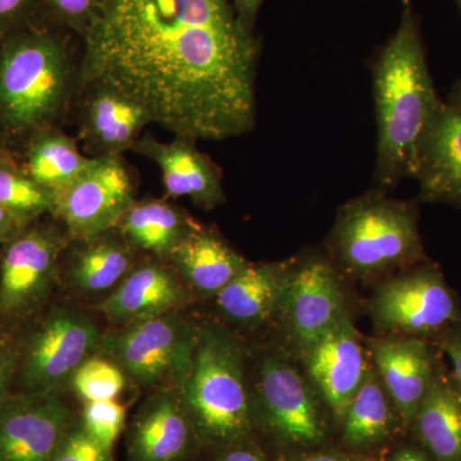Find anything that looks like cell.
Instances as JSON below:
<instances>
[{
  "mask_svg": "<svg viewBox=\"0 0 461 461\" xmlns=\"http://www.w3.org/2000/svg\"><path fill=\"white\" fill-rule=\"evenodd\" d=\"M80 86L104 84L191 140L253 131L260 42L230 0H105L81 41Z\"/></svg>",
  "mask_w": 461,
  "mask_h": 461,
  "instance_id": "1",
  "label": "cell"
},
{
  "mask_svg": "<svg viewBox=\"0 0 461 461\" xmlns=\"http://www.w3.org/2000/svg\"><path fill=\"white\" fill-rule=\"evenodd\" d=\"M373 94L378 124L375 182L379 190H388L417 176L421 144L442 103L411 0H402L400 25L375 59Z\"/></svg>",
  "mask_w": 461,
  "mask_h": 461,
  "instance_id": "2",
  "label": "cell"
},
{
  "mask_svg": "<svg viewBox=\"0 0 461 461\" xmlns=\"http://www.w3.org/2000/svg\"><path fill=\"white\" fill-rule=\"evenodd\" d=\"M50 21L0 41V127L32 136L59 126L80 90L68 36ZM60 127V126H59Z\"/></svg>",
  "mask_w": 461,
  "mask_h": 461,
  "instance_id": "3",
  "label": "cell"
},
{
  "mask_svg": "<svg viewBox=\"0 0 461 461\" xmlns=\"http://www.w3.org/2000/svg\"><path fill=\"white\" fill-rule=\"evenodd\" d=\"M177 393L198 441L226 447L250 436L254 412L244 353L222 327L196 329L189 372Z\"/></svg>",
  "mask_w": 461,
  "mask_h": 461,
  "instance_id": "4",
  "label": "cell"
},
{
  "mask_svg": "<svg viewBox=\"0 0 461 461\" xmlns=\"http://www.w3.org/2000/svg\"><path fill=\"white\" fill-rule=\"evenodd\" d=\"M414 202L371 191L339 209L329 248L348 275L371 281L426 262Z\"/></svg>",
  "mask_w": 461,
  "mask_h": 461,
  "instance_id": "5",
  "label": "cell"
},
{
  "mask_svg": "<svg viewBox=\"0 0 461 461\" xmlns=\"http://www.w3.org/2000/svg\"><path fill=\"white\" fill-rule=\"evenodd\" d=\"M23 324L27 330L14 342V393L23 395L59 393L81 364L95 355L102 338L89 315L67 306L41 311Z\"/></svg>",
  "mask_w": 461,
  "mask_h": 461,
  "instance_id": "6",
  "label": "cell"
},
{
  "mask_svg": "<svg viewBox=\"0 0 461 461\" xmlns=\"http://www.w3.org/2000/svg\"><path fill=\"white\" fill-rule=\"evenodd\" d=\"M196 327L171 312L102 333L95 355L141 387L180 388L189 372Z\"/></svg>",
  "mask_w": 461,
  "mask_h": 461,
  "instance_id": "7",
  "label": "cell"
},
{
  "mask_svg": "<svg viewBox=\"0 0 461 461\" xmlns=\"http://www.w3.org/2000/svg\"><path fill=\"white\" fill-rule=\"evenodd\" d=\"M375 326L387 335L435 342L461 321V305L442 272L423 262L402 269L381 285L369 303Z\"/></svg>",
  "mask_w": 461,
  "mask_h": 461,
  "instance_id": "8",
  "label": "cell"
},
{
  "mask_svg": "<svg viewBox=\"0 0 461 461\" xmlns=\"http://www.w3.org/2000/svg\"><path fill=\"white\" fill-rule=\"evenodd\" d=\"M62 226V224H60ZM66 230L30 224L0 253V324H23L47 305L69 242Z\"/></svg>",
  "mask_w": 461,
  "mask_h": 461,
  "instance_id": "9",
  "label": "cell"
},
{
  "mask_svg": "<svg viewBox=\"0 0 461 461\" xmlns=\"http://www.w3.org/2000/svg\"><path fill=\"white\" fill-rule=\"evenodd\" d=\"M53 196L51 215L71 240L115 229L136 200L135 184L122 156L93 157L90 165Z\"/></svg>",
  "mask_w": 461,
  "mask_h": 461,
  "instance_id": "10",
  "label": "cell"
},
{
  "mask_svg": "<svg viewBox=\"0 0 461 461\" xmlns=\"http://www.w3.org/2000/svg\"><path fill=\"white\" fill-rule=\"evenodd\" d=\"M258 379V412L277 441L304 448L324 441L320 395L302 373L280 357H268L260 366Z\"/></svg>",
  "mask_w": 461,
  "mask_h": 461,
  "instance_id": "11",
  "label": "cell"
},
{
  "mask_svg": "<svg viewBox=\"0 0 461 461\" xmlns=\"http://www.w3.org/2000/svg\"><path fill=\"white\" fill-rule=\"evenodd\" d=\"M348 311L338 273L327 260L311 258L290 267L277 318L304 355Z\"/></svg>",
  "mask_w": 461,
  "mask_h": 461,
  "instance_id": "12",
  "label": "cell"
},
{
  "mask_svg": "<svg viewBox=\"0 0 461 461\" xmlns=\"http://www.w3.org/2000/svg\"><path fill=\"white\" fill-rule=\"evenodd\" d=\"M72 424L59 393H14L0 402V461H51Z\"/></svg>",
  "mask_w": 461,
  "mask_h": 461,
  "instance_id": "13",
  "label": "cell"
},
{
  "mask_svg": "<svg viewBox=\"0 0 461 461\" xmlns=\"http://www.w3.org/2000/svg\"><path fill=\"white\" fill-rule=\"evenodd\" d=\"M303 357L318 395L341 424L369 366L348 309Z\"/></svg>",
  "mask_w": 461,
  "mask_h": 461,
  "instance_id": "14",
  "label": "cell"
},
{
  "mask_svg": "<svg viewBox=\"0 0 461 461\" xmlns=\"http://www.w3.org/2000/svg\"><path fill=\"white\" fill-rule=\"evenodd\" d=\"M77 140L90 157L122 156L151 122L135 100L104 84L81 85Z\"/></svg>",
  "mask_w": 461,
  "mask_h": 461,
  "instance_id": "15",
  "label": "cell"
},
{
  "mask_svg": "<svg viewBox=\"0 0 461 461\" xmlns=\"http://www.w3.org/2000/svg\"><path fill=\"white\" fill-rule=\"evenodd\" d=\"M439 355L433 342L414 336L387 335L372 342V364L403 429H411L429 393Z\"/></svg>",
  "mask_w": 461,
  "mask_h": 461,
  "instance_id": "16",
  "label": "cell"
},
{
  "mask_svg": "<svg viewBox=\"0 0 461 461\" xmlns=\"http://www.w3.org/2000/svg\"><path fill=\"white\" fill-rule=\"evenodd\" d=\"M131 151L159 167L169 198L190 199L205 211L226 202L222 171L196 147L195 140L175 136L171 141H162L151 133H145Z\"/></svg>",
  "mask_w": 461,
  "mask_h": 461,
  "instance_id": "17",
  "label": "cell"
},
{
  "mask_svg": "<svg viewBox=\"0 0 461 461\" xmlns=\"http://www.w3.org/2000/svg\"><path fill=\"white\" fill-rule=\"evenodd\" d=\"M184 281L165 260H147L135 267L100 304L109 321L127 326L176 312L185 304Z\"/></svg>",
  "mask_w": 461,
  "mask_h": 461,
  "instance_id": "18",
  "label": "cell"
},
{
  "mask_svg": "<svg viewBox=\"0 0 461 461\" xmlns=\"http://www.w3.org/2000/svg\"><path fill=\"white\" fill-rule=\"evenodd\" d=\"M198 441L176 390L150 397L133 418L127 435L130 461H184Z\"/></svg>",
  "mask_w": 461,
  "mask_h": 461,
  "instance_id": "19",
  "label": "cell"
},
{
  "mask_svg": "<svg viewBox=\"0 0 461 461\" xmlns=\"http://www.w3.org/2000/svg\"><path fill=\"white\" fill-rule=\"evenodd\" d=\"M420 199L461 206V112L441 103L421 144Z\"/></svg>",
  "mask_w": 461,
  "mask_h": 461,
  "instance_id": "20",
  "label": "cell"
},
{
  "mask_svg": "<svg viewBox=\"0 0 461 461\" xmlns=\"http://www.w3.org/2000/svg\"><path fill=\"white\" fill-rule=\"evenodd\" d=\"M136 253L117 229L93 238L69 240L63 251L67 285L80 295L107 293L135 267Z\"/></svg>",
  "mask_w": 461,
  "mask_h": 461,
  "instance_id": "21",
  "label": "cell"
},
{
  "mask_svg": "<svg viewBox=\"0 0 461 461\" xmlns=\"http://www.w3.org/2000/svg\"><path fill=\"white\" fill-rule=\"evenodd\" d=\"M411 427L433 461H461V393L442 354Z\"/></svg>",
  "mask_w": 461,
  "mask_h": 461,
  "instance_id": "22",
  "label": "cell"
},
{
  "mask_svg": "<svg viewBox=\"0 0 461 461\" xmlns=\"http://www.w3.org/2000/svg\"><path fill=\"white\" fill-rule=\"evenodd\" d=\"M176 272L200 296H215L249 262L213 230L198 224L168 257Z\"/></svg>",
  "mask_w": 461,
  "mask_h": 461,
  "instance_id": "23",
  "label": "cell"
},
{
  "mask_svg": "<svg viewBox=\"0 0 461 461\" xmlns=\"http://www.w3.org/2000/svg\"><path fill=\"white\" fill-rule=\"evenodd\" d=\"M290 267L249 263L214 296L218 311L233 323L247 327L259 326L276 317Z\"/></svg>",
  "mask_w": 461,
  "mask_h": 461,
  "instance_id": "24",
  "label": "cell"
},
{
  "mask_svg": "<svg viewBox=\"0 0 461 461\" xmlns=\"http://www.w3.org/2000/svg\"><path fill=\"white\" fill-rule=\"evenodd\" d=\"M198 224L166 199L148 198L135 200L115 229L136 251L167 260Z\"/></svg>",
  "mask_w": 461,
  "mask_h": 461,
  "instance_id": "25",
  "label": "cell"
},
{
  "mask_svg": "<svg viewBox=\"0 0 461 461\" xmlns=\"http://www.w3.org/2000/svg\"><path fill=\"white\" fill-rule=\"evenodd\" d=\"M402 424L375 366L369 364L342 420L344 442L354 450H368L386 442Z\"/></svg>",
  "mask_w": 461,
  "mask_h": 461,
  "instance_id": "26",
  "label": "cell"
},
{
  "mask_svg": "<svg viewBox=\"0 0 461 461\" xmlns=\"http://www.w3.org/2000/svg\"><path fill=\"white\" fill-rule=\"evenodd\" d=\"M93 157L83 154L77 139L59 126L41 130L30 136L26 172L45 189L57 193L90 165Z\"/></svg>",
  "mask_w": 461,
  "mask_h": 461,
  "instance_id": "27",
  "label": "cell"
},
{
  "mask_svg": "<svg viewBox=\"0 0 461 461\" xmlns=\"http://www.w3.org/2000/svg\"><path fill=\"white\" fill-rule=\"evenodd\" d=\"M54 196L33 180L26 169L0 160V206L35 222L41 215L51 214Z\"/></svg>",
  "mask_w": 461,
  "mask_h": 461,
  "instance_id": "28",
  "label": "cell"
},
{
  "mask_svg": "<svg viewBox=\"0 0 461 461\" xmlns=\"http://www.w3.org/2000/svg\"><path fill=\"white\" fill-rule=\"evenodd\" d=\"M126 381L120 366L99 355L81 364L71 379L76 393L86 402L114 400L122 393Z\"/></svg>",
  "mask_w": 461,
  "mask_h": 461,
  "instance_id": "29",
  "label": "cell"
},
{
  "mask_svg": "<svg viewBox=\"0 0 461 461\" xmlns=\"http://www.w3.org/2000/svg\"><path fill=\"white\" fill-rule=\"evenodd\" d=\"M50 23L83 41L104 8L105 0H39Z\"/></svg>",
  "mask_w": 461,
  "mask_h": 461,
  "instance_id": "30",
  "label": "cell"
},
{
  "mask_svg": "<svg viewBox=\"0 0 461 461\" xmlns=\"http://www.w3.org/2000/svg\"><path fill=\"white\" fill-rule=\"evenodd\" d=\"M126 424V408L117 400L89 402L81 426L96 442L112 450Z\"/></svg>",
  "mask_w": 461,
  "mask_h": 461,
  "instance_id": "31",
  "label": "cell"
},
{
  "mask_svg": "<svg viewBox=\"0 0 461 461\" xmlns=\"http://www.w3.org/2000/svg\"><path fill=\"white\" fill-rule=\"evenodd\" d=\"M51 461H113L112 450L96 442L80 424H72Z\"/></svg>",
  "mask_w": 461,
  "mask_h": 461,
  "instance_id": "32",
  "label": "cell"
},
{
  "mask_svg": "<svg viewBox=\"0 0 461 461\" xmlns=\"http://www.w3.org/2000/svg\"><path fill=\"white\" fill-rule=\"evenodd\" d=\"M42 21L48 20L39 0H0V41Z\"/></svg>",
  "mask_w": 461,
  "mask_h": 461,
  "instance_id": "33",
  "label": "cell"
},
{
  "mask_svg": "<svg viewBox=\"0 0 461 461\" xmlns=\"http://www.w3.org/2000/svg\"><path fill=\"white\" fill-rule=\"evenodd\" d=\"M17 355L14 342L0 333V402L14 393Z\"/></svg>",
  "mask_w": 461,
  "mask_h": 461,
  "instance_id": "34",
  "label": "cell"
},
{
  "mask_svg": "<svg viewBox=\"0 0 461 461\" xmlns=\"http://www.w3.org/2000/svg\"><path fill=\"white\" fill-rule=\"evenodd\" d=\"M435 345L450 362V373L461 393V321L438 336Z\"/></svg>",
  "mask_w": 461,
  "mask_h": 461,
  "instance_id": "35",
  "label": "cell"
},
{
  "mask_svg": "<svg viewBox=\"0 0 461 461\" xmlns=\"http://www.w3.org/2000/svg\"><path fill=\"white\" fill-rule=\"evenodd\" d=\"M215 461H268L264 456L262 451L254 445H249L247 442H238L226 446L223 453L217 457Z\"/></svg>",
  "mask_w": 461,
  "mask_h": 461,
  "instance_id": "36",
  "label": "cell"
},
{
  "mask_svg": "<svg viewBox=\"0 0 461 461\" xmlns=\"http://www.w3.org/2000/svg\"><path fill=\"white\" fill-rule=\"evenodd\" d=\"M30 224L32 222L29 221L0 206V244H5L9 240L16 238L18 233L23 232Z\"/></svg>",
  "mask_w": 461,
  "mask_h": 461,
  "instance_id": "37",
  "label": "cell"
},
{
  "mask_svg": "<svg viewBox=\"0 0 461 461\" xmlns=\"http://www.w3.org/2000/svg\"><path fill=\"white\" fill-rule=\"evenodd\" d=\"M230 2L240 23L249 32H254L258 14L264 0H230Z\"/></svg>",
  "mask_w": 461,
  "mask_h": 461,
  "instance_id": "38",
  "label": "cell"
},
{
  "mask_svg": "<svg viewBox=\"0 0 461 461\" xmlns=\"http://www.w3.org/2000/svg\"><path fill=\"white\" fill-rule=\"evenodd\" d=\"M287 461H366L360 455L353 453H344L339 450L315 451L300 455V456L293 457Z\"/></svg>",
  "mask_w": 461,
  "mask_h": 461,
  "instance_id": "39",
  "label": "cell"
},
{
  "mask_svg": "<svg viewBox=\"0 0 461 461\" xmlns=\"http://www.w3.org/2000/svg\"><path fill=\"white\" fill-rule=\"evenodd\" d=\"M388 461H433L420 445L403 446Z\"/></svg>",
  "mask_w": 461,
  "mask_h": 461,
  "instance_id": "40",
  "label": "cell"
},
{
  "mask_svg": "<svg viewBox=\"0 0 461 461\" xmlns=\"http://www.w3.org/2000/svg\"><path fill=\"white\" fill-rule=\"evenodd\" d=\"M448 104L461 112V80L455 84L450 94V99H448Z\"/></svg>",
  "mask_w": 461,
  "mask_h": 461,
  "instance_id": "41",
  "label": "cell"
},
{
  "mask_svg": "<svg viewBox=\"0 0 461 461\" xmlns=\"http://www.w3.org/2000/svg\"><path fill=\"white\" fill-rule=\"evenodd\" d=\"M457 5H459L460 11H461V0H456Z\"/></svg>",
  "mask_w": 461,
  "mask_h": 461,
  "instance_id": "42",
  "label": "cell"
}]
</instances>
